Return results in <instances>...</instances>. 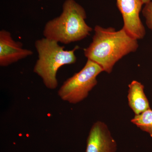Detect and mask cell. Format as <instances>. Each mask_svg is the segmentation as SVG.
I'll list each match as a JSON object with an SVG mask.
<instances>
[{
  "label": "cell",
  "instance_id": "1",
  "mask_svg": "<svg viewBox=\"0 0 152 152\" xmlns=\"http://www.w3.org/2000/svg\"><path fill=\"white\" fill-rule=\"evenodd\" d=\"M92 42L84 50L88 60L96 63L104 72L110 74L114 66L123 57L137 50L138 40L131 37L123 28L116 31L113 28H94Z\"/></svg>",
  "mask_w": 152,
  "mask_h": 152
},
{
  "label": "cell",
  "instance_id": "9",
  "mask_svg": "<svg viewBox=\"0 0 152 152\" xmlns=\"http://www.w3.org/2000/svg\"><path fill=\"white\" fill-rule=\"evenodd\" d=\"M131 122L142 131L148 133L152 137V110L151 108L138 115H135Z\"/></svg>",
  "mask_w": 152,
  "mask_h": 152
},
{
  "label": "cell",
  "instance_id": "5",
  "mask_svg": "<svg viewBox=\"0 0 152 152\" xmlns=\"http://www.w3.org/2000/svg\"><path fill=\"white\" fill-rule=\"evenodd\" d=\"M116 4L122 16L123 28L138 40L143 39L146 30L140 16L144 5L142 0H116Z\"/></svg>",
  "mask_w": 152,
  "mask_h": 152
},
{
  "label": "cell",
  "instance_id": "8",
  "mask_svg": "<svg viewBox=\"0 0 152 152\" xmlns=\"http://www.w3.org/2000/svg\"><path fill=\"white\" fill-rule=\"evenodd\" d=\"M128 100L130 107L135 115H138L150 108L149 103L144 92V86L133 80L129 85Z\"/></svg>",
  "mask_w": 152,
  "mask_h": 152
},
{
  "label": "cell",
  "instance_id": "6",
  "mask_svg": "<svg viewBox=\"0 0 152 152\" xmlns=\"http://www.w3.org/2000/svg\"><path fill=\"white\" fill-rule=\"evenodd\" d=\"M117 149L108 126L100 121L94 123L87 138L86 152H115Z\"/></svg>",
  "mask_w": 152,
  "mask_h": 152
},
{
  "label": "cell",
  "instance_id": "7",
  "mask_svg": "<svg viewBox=\"0 0 152 152\" xmlns=\"http://www.w3.org/2000/svg\"><path fill=\"white\" fill-rule=\"evenodd\" d=\"M34 53L33 51L24 49L23 45L13 39L8 31H0V66L7 67Z\"/></svg>",
  "mask_w": 152,
  "mask_h": 152
},
{
  "label": "cell",
  "instance_id": "2",
  "mask_svg": "<svg viewBox=\"0 0 152 152\" xmlns=\"http://www.w3.org/2000/svg\"><path fill=\"white\" fill-rule=\"evenodd\" d=\"M86 12L75 0H65L59 16L50 20L45 26V38L68 45L84 39L92 28L86 23Z\"/></svg>",
  "mask_w": 152,
  "mask_h": 152
},
{
  "label": "cell",
  "instance_id": "10",
  "mask_svg": "<svg viewBox=\"0 0 152 152\" xmlns=\"http://www.w3.org/2000/svg\"><path fill=\"white\" fill-rule=\"evenodd\" d=\"M142 14L146 20V25L152 31V1L145 4Z\"/></svg>",
  "mask_w": 152,
  "mask_h": 152
},
{
  "label": "cell",
  "instance_id": "3",
  "mask_svg": "<svg viewBox=\"0 0 152 152\" xmlns=\"http://www.w3.org/2000/svg\"><path fill=\"white\" fill-rule=\"evenodd\" d=\"M35 47L38 59L34 67V72L39 76L44 85L49 89L58 86L57 72L61 67L74 64L77 61L75 52L80 48L76 46L70 50H64L58 43L45 38L37 40Z\"/></svg>",
  "mask_w": 152,
  "mask_h": 152
},
{
  "label": "cell",
  "instance_id": "4",
  "mask_svg": "<svg viewBox=\"0 0 152 152\" xmlns=\"http://www.w3.org/2000/svg\"><path fill=\"white\" fill-rule=\"evenodd\" d=\"M103 72V69L99 64L88 59L80 72L64 82L58 95L62 100L69 103H78L86 99L96 86L97 77Z\"/></svg>",
  "mask_w": 152,
  "mask_h": 152
},
{
  "label": "cell",
  "instance_id": "11",
  "mask_svg": "<svg viewBox=\"0 0 152 152\" xmlns=\"http://www.w3.org/2000/svg\"><path fill=\"white\" fill-rule=\"evenodd\" d=\"M152 0H142V2L144 4H146V3L149 2L151 1Z\"/></svg>",
  "mask_w": 152,
  "mask_h": 152
}]
</instances>
